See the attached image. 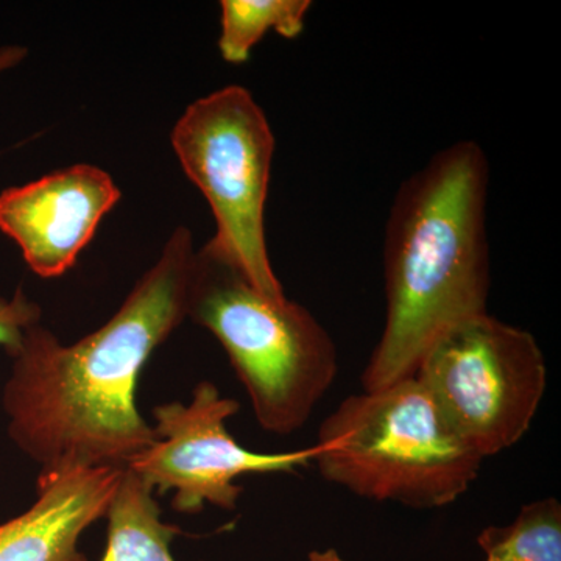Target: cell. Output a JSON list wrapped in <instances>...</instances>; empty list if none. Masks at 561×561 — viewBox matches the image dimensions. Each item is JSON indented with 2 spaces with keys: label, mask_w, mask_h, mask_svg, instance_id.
Returning a JSON list of instances; mask_svg holds the SVG:
<instances>
[{
  "label": "cell",
  "mask_w": 561,
  "mask_h": 561,
  "mask_svg": "<svg viewBox=\"0 0 561 561\" xmlns=\"http://www.w3.org/2000/svg\"><path fill=\"white\" fill-rule=\"evenodd\" d=\"M309 0H221L219 50L231 65H242L268 32L297 38L306 27Z\"/></svg>",
  "instance_id": "cell-11"
},
{
  "label": "cell",
  "mask_w": 561,
  "mask_h": 561,
  "mask_svg": "<svg viewBox=\"0 0 561 561\" xmlns=\"http://www.w3.org/2000/svg\"><path fill=\"white\" fill-rule=\"evenodd\" d=\"M489 186V158L474 140L438 151L401 184L383 239L386 324L364 391L412 378L435 339L486 312Z\"/></svg>",
  "instance_id": "cell-2"
},
{
  "label": "cell",
  "mask_w": 561,
  "mask_h": 561,
  "mask_svg": "<svg viewBox=\"0 0 561 561\" xmlns=\"http://www.w3.org/2000/svg\"><path fill=\"white\" fill-rule=\"evenodd\" d=\"M239 409V402L224 397L216 383L198 382L187 404L165 402L151 411L158 440L125 468L158 494L173 491V511L191 515L206 504L234 511L243 493L236 483L241 476L295 472L319 456L317 443L289 453L249 451L227 430V420Z\"/></svg>",
  "instance_id": "cell-7"
},
{
  "label": "cell",
  "mask_w": 561,
  "mask_h": 561,
  "mask_svg": "<svg viewBox=\"0 0 561 561\" xmlns=\"http://www.w3.org/2000/svg\"><path fill=\"white\" fill-rule=\"evenodd\" d=\"M317 445L324 481L419 511L463 496L485 460L415 376L351 394L321 423Z\"/></svg>",
  "instance_id": "cell-3"
},
{
  "label": "cell",
  "mask_w": 561,
  "mask_h": 561,
  "mask_svg": "<svg viewBox=\"0 0 561 561\" xmlns=\"http://www.w3.org/2000/svg\"><path fill=\"white\" fill-rule=\"evenodd\" d=\"M413 376L483 459L522 440L548 386L537 339L489 312L443 332Z\"/></svg>",
  "instance_id": "cell-6"
},
{
  "label": "cell",
  "mask_w": 561,
  "mask_h": 561,
  "mask_svg": "<svg viewBox=\"0 0 561 561\" xmlns=\"http://www.w3.org/2000/svg\"><path fill=\"white\" fill-rule=\"evenodd\" d=\"M483 561H561V504L556 497L523 505L507 526L478 535Z\"/></svg>",
  "instance_id": "cell-12"
},
{
  "label": "cell",
  "mask_w": 561,
  "mask_h": 561,
  "mask_svg": "<svg viewBox=\"0 0 561 561\" xmlns=\"http://www.w3.org/2000/svg\"><path fill=\"white\" fill-rule=\"evenodd\" d=\"M119 198L108 172L72 165L0 192V231L16 242L33 273L58 278L73 267Z\"/></svg>",
  "instance_id": "cell-8"
},
{
  "label": "cell",
  "mask_w": 561,
  "mask_h": 561,
  "mask_svg": "<svg viewBox=\"0 0 561 561\" xmlns=\"http://www.w3.org/2000/svg\"><path fill=\"white\" fill-rule=\"evenodd\" d=\"M309 561H348L343 559L335 549H324V551H312L309 553Z\"/></svg>",
  "instance_id": "cell-15"
},
{
  "label": "cell",
  "mask_w": 561,
  "mask_h": 561,
  "mask_svg": "<svg viewBox=\"0 0 561 561\" xmlns=\"http://www.w3.org/2000/svg\"><path fill=\"white\" fill-rule=\"evenodd\" d=\"M41 313L38 302L32 301L21 287L11 298L0 295V348L13 356L25 332L41 323Z\"/></svg>",
  "instance_id": "cell-13"
},
{
  "label": "cell",
  "mask_w": 561,
  "mask_h": 561,
  "mask_svg": "<svg viewBox=\"0 0 561 561\" xmlns=\"http://www.w3.org/2000/svg\"><path fill=\"white\" fill-rule=\"evenodd\" d=\"M187 319L219 341L268 434L300 431L337 378V348L311 311L268 298L208 243L195 251Z\"/></svg>",
  "instance_id": "cell-4"
},
{
  "label": "cell",
  "mask_w": 561,
  "mask_h": 561,
  "mask_svg": "<svg viewBox=\"0 0 561 561\" xmlns=\"http://www.w3.org/2000/svg\"><path fill=\"white\" fill-rule=\"evenodd\" d=\"M161 513L153 486L124 468L105 515L108 542L101 561H176L171 545L181 529L162 522Z\"/></svg>",
  "instance_id": "cell-10"
},
{
  "label": "cell",
  "mask_w": 561,
  "mask_h": 561,
  "mask_svg": "<svg viewBox=\"0 0 561 561\" xmlns=\"http://www.w3.org/2000/svg\"><path fill=\"white\" fill-rule=\"evenodd\" d=\"M124 468L41 471L28 511L0 524V561H88L80 538L105 518Z\"/></svg>",
  "instance_id": "cell-9"
},
{
  "label": "cell",
  "mask_w": 561,
  "mask_h": 561,
  "mask_svg": "<svg viewBox=\"0 0 561 561\" xmlns=\"http://www.w3.org/2000/svg\"><path fill=\"white\" fill-rule=\"evenodd\" d=\"M172 147L213 210L210 249L268 298H286L265 239L275 136L251 92L230 84L191 103L173 127Z\"/></svg>",
  "instance_id": "cell-5"
},
{
  "label": "cell",
  "mask_w": 561,
  "mask_h": 561,
  "mask_svg": "<svg viewBox=\"0 0 561 561\" xmlns=\"http://www.w3.org/2000/svg\"><path fill=\"white\" fill-rule=\"evenodd\" d=\"M194 238L179 227L99 330L65 345L38 323L11 356L9 434L41 471L125 468L158 440L136 404L140 373L187 319Z\"/></svg>",
  "instance_id": "cell-1"
},
{
  "label": "cell",
  "mask_w": 561,
  "mask_h": 561,
  "mask_svg": "<svg viewBox=\"0 0 561 561\" xmlns=\"http://www.w3.org/2000/svg\"><path fill=\"white\" fill-rule=\"evenodd\" d=\"M27 57V49L16 44H9V46L0 47V73L7 70L16 68Z\"/></svg>",
  "instance_id": "cell-14"
}]
</instances>
